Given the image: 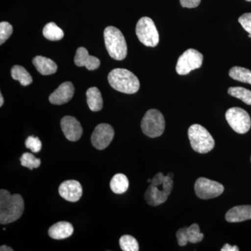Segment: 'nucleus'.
Here are the masks:
<instances>
[{
  "label": "nucleus",
  "mask_w": 251,
  "mask_h": 251,
  "mask_svg": "<svg viewBox=\"0 0 251 251\" xmlns=\"http://www.w3.org/2000/svg\"><path fill=\"white\" fill-rule=\"evenodd\" d=\"M25 209L24 200L19 194L11 195L5 189L0 191V224L15 222L22 216Z\"/></svg>",
  "instance_id": "nucleus-1"
},
{
  "label": "nucleus",
  "mask_w": 251,
  "mask_h": 251,
  "mask_svg": "<svg viewBox=\"0 0 251 251\" xmlns=\"http://www.w3.org/2000/svg\"><path fill=\"white\" fill-rule=\"evenodd\" d=\"M173 181L171 177L163 173H157L145 194V199L149 205L156 206L166 202L172 192Z\"/></svg>",
  "instance_id": "nucleus-2"
},
{
  "label": "nucleus",
  "mask_w": 251,
  "mask_h": 251,
  "mask_svg": "<svg viewBox=\"0 0 251 251\" xmlns=\"http://www.w3.org/2000/svg\"><path fill=\"white\" fill-rule=\"evenodd\" d=\"M108 79L112 88L122 93L132 94L139 90V80L127 69H113L108 74Z\"/></svg>",
  "instance_id": "nucleus-3"
},
{
  "label": "nucleus",
  "mask_w": 251,
  "mask_h": 251,
  "mask_svg": "<svg viewBox=\"0 0 251 251\" xmlns=\"http://www.w3.org/2000/svg\"><path fill=\"white\" fill-rule=\"evenodd\" d=\"M105 48L109 54L115 60H123L127 55V45L126 39L120 29L112 26L104 30Z\"/></svg>",
  "instance_id": "nucleus-4"
},
{
  "label": "nucleus",
  "mask_w": 251,
  "mask_h": 251,
  "mask_svg": "<svg viewBox=\"0 0 251 251\" xmlns=\"http://www.w3.org/2000/svg\"><path fill=\"white\" fill-rule=\"evenodd\" d=\"M191 148L196 152L206 153L215 146V141L209 132L200 125H193L188 130Z\"/></svg>",
  "instance_id": "nucleus-5"
},
{
  "label": "nucleus",
  "mask_w": 251,
  "mask_h": 251,
  "mask_svg": "<svg viewBox=\"0 0 251 251\" xmlns=\"http://www.w3.org/2000/svg\"><path fill=\"white\" fill-rule=\"evenodd\" d=\"M166 127V121L161 112L156 109L149 110L141 122L143 133L149 138H154L163 134Z\"/></svg>",
  "instance_id": "nucleus-6"
},
{
  "label": "nucleus",
  "mask_w": 251,
  "mask_h": 251,
  "mask_svg": "<svg viewBox=\"0 0 251 251\" xmlns=\"http://www.w3.org/2000/svg\"><path fill=\"white\" fill-rule=\"evenodd\" d=\"M136 35L144 45L148 47H155L159 42V34L156 25L151 18H140L136 25Z\"/></svg>",
  "instance_id": "nucleus-7"
},
{
  "label": "nucleus",
  "mask_w": 251,
  "mask_h": 251,
  "mask_svg": "<svg viewBox=\"0 0 251 251\" xmlns=\"http://www.w3.org/2000/svg\"><path fill=\"white\" fill-rule=\"evenodd\" d=\"M227 123L239 134L247 133L251 127V120L249 113L244 109L234 107L228 109L226 113Z\"/></svg>",
  "instance_id": "nucleus-8"
},
{
  "label": "nucleus",
  "mask_w": 251,
  "mask_h": 251,
  "mask_svg": "<svg viewBox=\"0 0 251 251\" xmlns=\"http://www.w3.org/2000/svg\"><path fill=\"white\" fill-rule=\"evenodd\" d=\"M202 62V53L195 49H188L178 59L176 72L180 75H187L191 71L201 68Z\"/></svg>",
  "instance_id": "nucleus-9"
},
{
  "label": "nucleus",
  "mask_w": 251,
  "mask_h": 251,
  "mask_svg": "<svg viewBox=\"0 0 251 251\" xmlns=\"http://www.w3.org/2000/svg\"><path fill=\"white\" fill-rule=\"evenodd\" d=\"M194 189L198 198L209 200L221 196L224 193V186L217 181L200 177L195 183Z\"/></svg>",
  "instance_id": "nucleus-10"
},
{
  "label": "nucleus",
  "mask_w": 251,
  "mask_h": 251,
  "mask_svg": "<svg viewBox=\"0 0 251 251\" xmlns=\"http://www.w3.org/2000/svg\"><path fill=\"white\" fill-rule=\"evenodd\" d=\"M115 136V130L108 124H100L94 129L91 142L92 145L98 150H105L110 145Z\"/></svg>",
  "instance_id": "nucleus-11"
},
{
  "label": "nucleus",
  "mask_w": 251,
  "mask_h": 251,
  "mask_svg": "<svg viewBox=\"0 0 251 251\" xmlns=\"http://www.w3.org/2000/svg\"><path fill=\"white\" fill-rule=\"evenodd\" d=\"M176 236L180 247H184L188 242L196 244L204 239V234L201 233L199 226L196 224H193L188 227L178 229Z\"/></svg>",
  "instance_id": "nucleus-12"
},
{
  "label": "nucleus",
  "mask_w": 251,
  "mask_h": 251,
  "mask_svg": "<svg viewBox=\"0 0 251 251\" xmlns=\"http://www.w3.org/2000/svg\"><path fill=\"white\" fill-rule=\"evenodd\" d=\"M61 128H62L64 136L69 141H77L82 135V126L75 117L65 116L61 120Z\"/></svg>",
  "instance_id": "nucleus-13"
},
{
  "label": "nucleus",
  "mask_w": 251,
  "mask_h": 251,
  "mask_svg": "<svg viewBox=\"0 0 251 251\" xmlns=\"http://www.w3.org/2000/svg\"><path fill=\"white\" fill-rule=\"evenodd\" d=\"M59 193L69 202H77L82 196V187L76 180H67L60 184Z\"/></svg>",
  "instance_id": "nucleus-14"
},
{
  "label": "nucleus",
  "mask_w": 251,
  "mask_h": 251,
  "mask_svg": "<svg viewBox=\"0 0 251 251\" xmlns=\"http://www.w3.org/2000/svg\"><path fill=\"white\" fill-rule=\"evenodd\" d=\"M74 91L75 89L72 82H64L50 95V102L54 105H62V104L67 103L72 100L74 97Z\"/></svg>",
  "instance_id": "nucleus-15"
},
{
  "label": "nucleus",
  "mask_w": 251,
  "mask_h": 251,
  "mask_svg": "<svg viewBox=\"0 0 251 251\" xmlns=\"http://www.w3.org/2000/svg\"><path fill=\"white\" fill-rule=\"evenodd\" d=\"M74 62L77 67H85L90 71L96 70L100 64V60L94 56L90 55L87 50L83 47L77 49Z\"/></svg>",
  "instance_id": "nucleus-16"
},
{
  "label": "nucleus",
  "mask_w": 251,
  "mask_h": 251,
  "mask_svg": "<svg viewBox=\"0 0 251 251\" xmlns=\"http://www.w3.org/2000/svg\"><path fill=\"white\" fill-rule=\"evenodd\" d=\"M227 222L239 223L251 219V205L236 206L226 214Z\"/></svg>",
  "instance_id": "nucleus-17"
},
{
  "label": "nucleus",
  "mask_w": 251,
  "mask_h": 251,
  "mask_svg": "<svg viewBox=\"0 0 251 251\" xmlns=\"http://www.w3.org/2000/svg\"><path fill=\"white\" fill-rule=\"evenodd\" d=\"M74 227L72 224L67 221H60L52 225L49 229L50 237L53 239H64L71 237L74 233Z\"/></svg>",
  "instance_id": "nucleus-18"
},
{
  "label": "nucleus",
  "mask_w": 251,
  "mask_h": 251,
  "mask_svg": "<svg viewBox=\"0 0 251 251\" xmlns=\"http://www.w3.org/2000/svg\"><path fill=\"white\" fill-rule=\"evenodd\" d=\"M33 64L36 67V70L44 75L54 74L57 70V66L52 59L43 57V56H36L32 60Z\"/></svg>",
  "instance_id": "nucleus-19"
},
{
  "label": "nucleus",
  "mask_w": 251,
  "mask_h": 251,
  "mask_svg": "<svg viewBox=\"0 0 251 251\" xmlns=\"http://www.w3.org/2000/svg\"><path fill=\"white\" fill-rule=\"evenodd\" d=\"M89 108L93 112L100 111L103 108V98L97 87H91L86 92Z\"/></svg>",
  "instance_id": "nucleus-20"
},
{
  "label": "nucleus",
  "mask_w": 251,
  "mask_h": 251,
  "mask_svg": "<svg viewBox=\"0 0 251 251\" xmlns=\"http://www.w3.org/2000/svg\"><path fill=\"white\" fill-rule=\"evenodd\" d=\"M110 188L116 194H123L126 192L129 186V181L125 175L116 174L114 175L110 183Z\"/></svg>",
  "instance_id": "nucleus-21"
},
{
  "label": "nucleus",
  "mask_w": 251,
  "mask_h": 251,
  "mask_svg": "<svg viewBox=\"0 0 251 251\" xmlns=\"http://www.w3.org/2000/svg\"><path fill=\"white\" fill-rule=\"evenodd\" d=\"M11 74L13 79L19 81L21 85L28 86L32 82V77L30 74L22 66L16 65L13 67Z\"/></svg>",
  "instance_id": "nucleus-22"
},
{
  "label": "nucleus",
  "mask_w": 251,
  "mask_h": 251,
  "mask_svg": "<svg viewBox=\"0 0 251 251\" xmlns=\"http://www.w3.org/2000/svg\"><path fill=\"white\" fill-rule=\"evenodd\" d=\"M44 37L50 41L61 40L64 36V31L54 23H49L46 25L43 29Z\"/></svg>",
  "instance_id": "nucleus-23"
},
{
  "label": "nucleus",
  "mask_w": 251,
  "mask_h": 251,
  "mask_svg": "<svg viewBox=\"0 0 251 251\" xmlns=\"http://www.w3.org/2000/svg\"><path fill=\"white\" fill-rule=\"evenodd\" d=\"M229 75L233 80L251 85V71L240 67H234L229 70Z\"/></svg>",
  "instance_id": "nucleus-24"
},
{
  "label": "nucleus",
  "mask_w": 251,
  "mask_h": 251,
  "mask_svg": "<svg viewBox=\"0 0 251 251\" xmlns=\"http://www.w3.org/2000/svg\"><path fill=\"white\" fill-rule=\"evenodd\" d=\"M227 92L229 95L242 100L244 103L251 105V91L241 87H229Z\"/></svg>",
  "instance_id": "nucleus-25"
},
{
  "label": "nucleus",
  "mask_w": 251,
  "mask_h": 251,
  "mask_svg": "<svg viewBox=\"0 0 251 251\" xmlns=\"http://www.w3.org/2000/svg\"><path fill=\"white\" fill-rule=\"evenodd\" d=\"M120 246L124 251H138L139 245L138 241L130 235H124L120 239Z\"/></svg>",
  "instance_id": "nucleus-26"
},
{
  "label": "nucleus",
  "mask_w": 251,
  "mask_h": 251,
  "mask_svg": "<svg viewBox=\"0 0 251 251\" xmlns=\"http://www.w3.org/2000/svg\"><path fill=\"white\" fill-rule=\"evenodd\" d=\"M20 161H21V166L26 167L31 171H32L34 168H39L41 163L40 158H36L32 153L28 152L23 153L20 158Z\"/></svg>",
  "instance_id": "nucleus-27"
},
{
  "label": "nucleus",
  "mask_w": 251,
  "mask_h": 251,
  "mask_svg": "<svg viewBox=\"0 0 251 251\" xmlns=\"http://www.w3.org/2000/svg\"><path fill=\"white\" fill-rule=\"evenodd\" d=\"M13 27L10 23L1 22L0 23V44H3L7 40L13 33Z\"/></svg>",
  "instance_id": "nucleus-28"
},
{
  "label": "nucleus",
  "mask_w": 251,
  "mask_h": 251,
  "mask_svg": "<svg viewBox=\"0 0 251 251\" xmlns=\"http://www.w3.org/2000/svg\"><path fill=\"white\" fill-rule=\"evenodd\" d=\"M25 147L33 153H38L42 148V143L38 137L29 136L25 140Z\"/></svg>",
  "instance_id": "nucleus-29"
},
{
  "label": "nucleus",
  "mask_w": 251,
  "mask_h": 251,
  "mask_svg": "<svg viewBox=\"0 0 251 251\" xmlns=\"http://www.w3.org/2000/svg\"><path fill=\"white\" fill-rule=\"evenodd\" d=\"M238 21L243 28L249 32V37L251 38V13L243 14Z\"/></svg>",
  "instance_id": "nucleus-30"
},
{
  "label": "nucleus",
  "mask_w": 251,
  "mask_h": 251,
  "mask_svg": "<svg viewBox=\"0 0 251 251\" xmlns=\"http://www.w3.org/2000/svg\"><path fill=\"white\" fill-rule=\"evenodd\" d=\"M201 0H180V4H181L182 7L192 8L197 7L201 4Z\"/></svg>",
  "instance_id": "nucleus-31"
},
{
  "label": "nucleus",
  "mask_w": 251,
  "mask_h": 251,
  "mask_svg": "<svg viewBox=\"0 0 251 251\" xmlns=\"http://www.w3.org/2000/svg\"><path fill=\"white\" fill-rule=\"evenodd\" d=\"M221 251H239V249L237 246H231L228 244H225L224 247L221 249Z\"/></svg>",
  "instance_id": "nucleus-32"
},
{
  "label": "nucleus",
  "mask_w": 251,
  "mask_h": 251,
  "mask_svg": "<svg viewBox=\"0 0 251 251\" xmlns=\"http://www.w3.org/2000/svg\"><path fill=\"white\" fill-rule=\"evenodd\" d=\"M0 251H14V249H11V248H10L9 247H7V246H1V247H0Z\"/></svg>",
  "instance_id": "nucleus-33"
},
{
  "label": "nucleus",
  "mask_w": 251,
  "mask_h": 251,
  "mask_svg": "<svg viewBox=\"0 0 251 251\" xmlns=\"http://www.w3.org/2000/svg\"><path fill=\"white\" fill-rule=\"evenodd\" d=\"M4 104V98H3L2 94H0V106H2Z\"/></svg>",
  "instance_id": "nucleus-34"
},
{
  "label": "nucleus",
  "mask_w": 251,
  "mask_h": 251,
  "mask_svg": "<svg viewBox=\"0 0 251 251\" xmlns=\"http://www.w3.org/2000/svg\"><path fill=\"white\" fill-rule=\"evenodd\" d=\"M168 176H169L170 177H171L172 179H173V176H174V175L173 174V173H168Z\"/></svg>",
  "instance_id": "nucleus-35"
},
{
  "label": "nucleus",
  "mask_w": 251,
  "mask_h": 251,
  "mask_svg": "<svg viewBox=\"0 0 251 251\" xmlns=\"http://www.w3.org/2000/svg\"><path fill=\"white\" fill-rule=\"evenodd\" d=\"M148 182L151 183V179H148Z\"/></svg>",
  "instance_id": "nucleus-36"
},
{
  "label": "nucleus",
  "mask_w": 251,
  "mask_h": 251,
  "mask_svg": "<svg viewBox=\"0 0 251 251\" xmlns=\"http://www.w3.org/2000/svg\"><path fill=\"white\" fill-rule=\"evenodd\" d=\"M246 1H251V0H246Z\"/></svg>",
  "instance_id": "nucleus-37"
}]
</instances>
